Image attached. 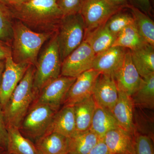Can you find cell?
Instances as JSON below:
<instances>
[{
    "label": "cell",
    "mask_w": 154,
    "mask_h": 154,
    "mask_svg": "<svg viewBox=\"0 0 154 154\" xmlns=\"http://www.w3.org/2000/svg\"><path fill=\"white\" fill-rule=\"evenodd\" d=\"M127 8L132 14L135 25L146 43L154 46V22L148 15L129 5Z\"/></svg>",
    "instance_id": "obj_26"
},
{
    "label": "cell",
    "mask_w": 154,
    "mask_h": 154,
    "mask_svg": "<svg viewBox=\"0 0 154 154\" xmlns=\"http://www.w3.org/2000/svg\"><path fill=\"white\" fill-rule=\"evenodd\" d=\"M8 132L7 150L10 154H39L32 141L25 137L19 128H7Z\"/></svg>",
    "instance_id": "obj_20"
},
{
    "label": "cell",
    "mask_w": 154,
    "mask_h": 154,
    "mask_svg": "<svg viewBox=\"0 0 154 154\" xmlns=\"http://www.w3.org/2000/svg\"><path fill=\"white\" fill-rule=\"evenodd\" d=\"M118 100L113 108L112 114L119 126L134 135H135L133 122L134 104L131 96L118 91Z\"/></svg>",
    "instance_id": "obj_16"
},
{
    "label": "cell",
    "mask_w": 154,
    "mask_h": 154,
    "mask_svg": "<svg viewBox=\"0 0 154 154\" xmlns=\"http://www.w3.org/2000/svg\"><path fill=\"white\" fill-rule=\"evenodd\" d=\"M8 132L3 107L0 105V147L7 150Z\"/></svg>",
    "instance_id": "obj_32"
},
{
    "label": "cell",
    "mask_w": 154,
    "mask_h": 154,
    "mask_svg": "<svg viewBox=\"0 0 154 154\" xmlns=\"http://www.w3.org/2000/svg\"><path fill=\"white\" fill-rule=\"evenodd\" d=\"M100 74L92 69L77 77L67 94L63 106H74L92 96L96 80Z\"/></svg>",
    "instance_id": "obj_10"
},
{
    "label": "cell",
    "mask_w": 154,
    "mask_h": 154,
    "mask_svg": "<svg viewBox=\"0 0 154 154\" xmlns=\"http://www.w3.org/2000/svg\"><path fill=\"white\" fill-rule=\"evenodd\" d=\"M13 34L11 57L13 61L36 66L42 48L54 33L35 32L14 19Z\"/></svg>",
    "instance_id": "obj_2"
},
{
    "label": "cell",
    "mask_w": 154,
    "mask_h": 154,
    "mask_svg": "<svg viewBox=\"0 0 154 154\" xmlns=\"http://www.w3.org/2000/svg\"><path fill=\"white\" fill-rule=\"evenodd\" d=\"M118 91L132 96L140 85L142 77L133 63L130 50H127L123 64L113 76Z\"/></svg>",
    "instance_id": "obj_12"
},
{
    "label": "cell",
    "mask_w": 154,
    "mask_h": 154,
    "mask_svg": "<svg viewBox=\"0 0 154 154\" xmlns=\"http://www.w3.org/2000/svg\"><path fill=\"white\" fill-rule=\"evenodd\" d=\"M131 98L134 105L151 110L154 109V73L142 78L139 88Z\"/></svg>",
    "instance_id": "obj_25"
},
{
    "label": "cell",
    "mask_w": 154,
    "mask_h": 154,
    "mask_svg": "<svg viewBox=\"0 0 154 154\" xmlns=\"http://www.w3.org/2000/svg\"><path fill=\"white\" fill-rule=\"evenodd\" d=\"M152 1H154V0H152Z\"/></svg>",
    "instance_id": "obj_41"
},
{
    "label": "cell",
    "mask_w": 154,
    "mask_h": 154,
    "mask_svg": "<svg viewBox=\"0 0 154 154\" xmlns=\"http://www.w3.org/2000/svg\"><path fill=\"white\" fill-rule=\"evenodd\" d=\"M130 52L133 63L142 78L154 73V46L146 43Z\"/></svg>",
    "instance_id": "obj_19"
},
{
    "label": "cell",
    "mask_w": 154,
    "mask_h": 154,
    "mask_svg": "<svg viewBox=\"0 0 154 154\" xmlns=\"http://www.w3.org/2000/svg\"><path fill=\"white\" fill-rule=\"evenodd\" d=\"M127 49L119 46H112L96 54L92 69L101 74L113 76L122 66Z\"/></svg>",
    "instance_id": "obj_14"
},
{
    "label": "cell",
    "mask_w": 154,
    "mask_h": 154,
    "mask_svg": "<svg viewBox=\"0 0 154 154\" xmlns=\"http://www.w3.org/2000/svg\"><path fill=\"white\" fill-rule=\"evenodd\" d=\"M92 96L97 105L112 113L119 97L113 76L100 74L96 80Z\"/></svg>",
    "instance_id": "obj_13"
},
{
    "label": "cell",
    "mask_w": 154,
    "mask_h": 154,
    "mask_svg": "<svg viewBox=\"0 0 154 154\" xmlns=\"http://www.w3.org/2000/svg\"><path fill=\"white\" fill-rule=\"evenodd\" d=\"M85 0H57L63 16L80 13Z\"/></svg>",
    "instance_id": "obj_30"
},
{
    "label": "cell",
    "mask_w": 154,
    "mask_h": 154,
    "mask_svg": "<svg viewBox=\"0 0 154 154\" xmlns=\"http://www.w3.org/2000/svg\"><path fill=\"white\" fill-rule=\"evenodd\" d=\"M56 132L68 138L77 132L73 106H63L58 110L47 132Z\"/></svg>",
    "instance_id": "obj_17"
},
{
    "label": "cell",
    "mask_w": 154,
    "mask_h": 154,
    "mask_svg": "<svg viewBox=\"0 0 154 154\" xmlns=\"http://www.w3.org/2000/svg\"><path fill=\"white\" fill-rule=\"evenodd\" d=\"M134 23L132 14L127 8L113 14L105 22V25L111 33L116 36L125 27Z\"/></svg>",
    "instance_id": "obj_28"
},
{
    "label": "cell",
    "mask_w": 154,
    "mask_h": 154,
    "mask_svg": "<svg viewBox=\"0 0 154 154\" xmlns=\"http://www.w3.org/2000/svg\"><path fill=\"white\" fill-rule=\"evenodd\" d=\"M5 60H0V85L2 82V78L5 66Z\"/></svg>",
    "instance_id": "obj_38"
},
{
    "label": "cell",
    "mask_w": 154,
    "mask_h": 154,
    "mask_svg": "<svg viewBox=\"0 0 154 154\" xmlns=\"http://www.w3.org/2000/svg\"><path fill=\"white\" fill-rule=\"evenodd\" d=\"M62 62L56 35L45 43L38 54L33 79V90L38 95L45 86L60 76Z\"/></svg>",
    "instance_id": "obj_4"
},
{
    "label": "cell",
    "mask_w": 154,
    "mask_h": 154,
    "mask_svg": "<svg viewBox=\"0 0 154 154\" xmlns=\"http://www.w3.org/2000/svg\"><path fill=\"white\" fill-rule=\"evenodd\" d=\"M11 56V45L0 39V60H5Z\"/></svg>",
    "instance_id": "obj_35"
},
{
    "label": "cell",
    "mask_w": 154,
    "mask_h": 154,
    "mask_svg": "<svg viewBox=\"0 0 154 154\" xmlns=\"http://www.w3.org/2000/svg\"><path fill=\"white\" fill-rule=\"evenodd\" d=\"M116 37L104 24L86 33L84 41L88 43L96 54L112 47Z\"/></svg>",
    "instance_id": "obj_21"
},
{
    "label": "cell",
    "mask_w": 154,
    "mask_h": 154,
    "mask_svg": "<svg viewBox=\"0 0 154 154\" xmlns=\"http://www.w3.org/2000/svg\"><path fill=\"white\" fill-rule=\"evenodd\" d=\"M88 154H110L107 146L103 140H101L98 143L91 149Z\"/></svg>",
    "instance_id": "obj_34"
},
{
    "label": "cell",
    "mask_w": 154,
    "mask_h": 154,
    "mask_svg": "<svg viewBox=\"0 0 154 154\" xmlns=\"http://www.w3.org/2000/svg\"><path fill=\"white\" fill-rule=\"evenodd\" d=\"M110 154H135V136L120 127L111 130L103 139Z\"/></svg>",
    "instance_id": "obj_15"
},
{
    "label": "cell",
    "mask_w": 154,
    "mask_h": 154,
    "mask_svg": "<svg viewBox=\"0 0 154 154\" xmlns=\"http://www.w3.org/2000/svg\"><path fill=\"white\" fill-rule=\"evenodd\" d=\"M101 140L97 135L90 129L77 131L69 138V153L88 154Z\"/></svg>",
    "instance_id": "obj_22"
},
{
    "label": "cell",
    "mask_w": 154,
    "mask_h": 154,
    "mask_svg": "<svg viewBox=\"0 0 154 154\" xmlns=\"http://www.w3.org/2000/svg\"><path fill=\"white\" fill-rule=\"evenodd\" d=\"M118 127L119 126L113 114L97 105L90 129L103 140L108 131Z\"/></svg>",
    "instance_id": "obj_24"
},
{
    "label": "cell",
    "mask_w": 154,
    "mask_h": 154,
    "mask_svg": "<svg viewBox=\"0 0 154 154\" xmlns=\"http://www.w3.org/2000/svg\"><path fill=\"white\" fill-rule=\"evenodd\" d=\"M73 106L77 131H85L90 129L97 106L93 96Z\"/></svg>",
    "instance_id": "obj_23"
},
{
    "label": "cell",
    "mask_w": 154,
    "mask_h": 154,
    "mask_svg": "<svg viewBox=\"0 0 154 154\" xmlns=\"http://www.w3.org/2000/svg\"><path fill=\"white\" fill-rule=\"evenodd\" d=\"M96 54L84 41L62 62L61 76L76 78L92 69Z\"/></svg>",
    "instance_id": "obj_8"
},
{
    "label": "cell",
    "mask_w": 154,
    "mask_h": 154,
    "mask_svg": "<svg viewBox=\"0 0 154 154\" xmlns=\"http://www.w3.org/2000/svg\"><path fill=\"white\" fill-rule=\"evenodd\" d=\"M8 6H12L18 5L22 2L24 0H1Z\"/></svg>",
    "instance_id": "obj_37"
},
{
    "label": "cell",
    "mask_w": 154,
    "mask_h": 154,
    "mask_svg": "<svg viewBox=\"0 0 154 154\" xmlns=\"http://www.w3.org/2000/svg\"><path fill=\"white\" fill-rule=\"evenodd\" d=\"M30 66L27 64L16 63L11 57L6 59L0 85V105L2 107L8 101Z\"/></svg>",
    "instance_id": "obj_11"
},
{
    "label": "cell",
    "mask_w": 154,
    "mask_h": 154,
    "mask_svg": "<svg viewBox=\"0 0 154 154\" xmlns=\"http://www.w3.org/2000/svg\"><path fill=\"white\" fill-rule=\"evenodd\" d=\"M130 5L139 9L145 14H151L152 7L150 0H129Z\"/></svg>",
    "instance_id": "obj_33"
},
{
    "label": "cell",
    "mask_w": 154,
    "mask_h": 154,
    "mask_svg": "<svg viewBox=\"0 0 154 154\" xmlns=\"http://www.w3.org/2000/svg\"><path fill=\"white\" fill-rule=\"evenodd\" d=\"M0 154H10L7 150L0 147Z\"/></svg>",
    "instance_id": "obj_39"
},
{
    "label": "cell",
    "mask_w": 154,
    "mask_h": 154,
    "mask_svg": "<svg viewBox=\"0 0 154 154\" xmlns=\"http://www.w3.org/2000/svg\"><path fill=\"white\" fill-rule=\"evenodd\" d=\"M57 111L48 105L33 102L20 124L19 131L35 141L48 132Z\"/></svg>",
    "instance_id": "obj_6"
},
{
    "label": "cell",
    "mask_w": 154,
    "mask_h": 154,
    "mask_svg": "<svg viewBox=\"0 0 154 154\" xmlns=\"http://www.w3.org/2000/svg\"><path fill=\"white\" fill-rule=\"evenodd\" d=\"M35 66L30 65L22 80L3 107L7 128H19L32 103L36 99L33 88Z\"/></svg>",
    "instance_id": "obj_3"
},
{
    "label": "cell",
    "mask_w": 154,
    "mask_h": 154,
    "mask_svg": "<svg viewBox=\"0 0 154 154\" xmlns=\"http://www.w3.org/2000/svg\"><path fill=\"white\" fill-rule=\"evenodd\" d=\"M8 7L14 19L38 33H55L63 17L57 0H27Z\"/></svg>",
    "instance_id": "obj_1"
},
{
    "label": "cell",
    "mask_w": 154,
    "mask_h": 154,
    "mask_svg": "<svg viewBox=\"0 0 154 154\" xmlns=\"http://www.w3.org/2000/svg\"><path fill=\"white\" fill-rule=\"evenodd\" d=\"M122 9L108 0H85L80 13L85 22V33L104 25L113 14Z\"/></svg>",
    "instance_id": "obj_7"
},
{
    "label": "cell",
    "mask_w": 154,
    "mask_h": 154,
    "mask_svg": "<svg viewBox=\"0 0 154 154\" xmlns=\"http://www.w3.org/2000/svg\"><path fill=\"white\" fill-rule=\"evenodd\" d=\"M27 1V0H24V1H23V2H24V1Z\"/></svg>",
    "instance_id": "obj_40"
},
{
    "label": "cell",
    "mask_w": 154,
    "mask_h": 154,
    "mask_svg": "<svg viewBox=\"0 0 154 154\" xmlns=\"http://www.w3.org/2000/svg\"><path fill=\"white\" fill-rule=\"evenodd\" d=\"M34 143L39 154L69 153V138L56 132H47Z\"/></svg>",
    "instance_id": "obj_18"
},
{
    "label": "cell",
    "mask_w": 154,
    "mask_h": 154,
    "mask_svg": "<svg viewBox=\"0 0 154 154\" xmlns=\"http://www.w3.org/2000/svg\"><path fill=\"white\" fill-rule=\"evenodd\" d=\"M146 43L139 33L134 22L127 26L116 35L113 46H119L132 51Z\"/></svg>",
    "instance_id": "obj_27"
},
{
    "label": "cell",
    "mask_w": 154,
    "mask_h": 154,
    "mask_svg": "<svg viewBox=\"0 0 154 154\" xmlns=\"http://www.w3.org/2000/svg\"><path fill=\"white\" fill-rule=\"evenodd\" d=\"M76 78L60 76L48 83L36 96L34 102L50 106L58 111Z\"/></svg>",
    "instance_id": "obj_9"
},
{
    "label": "cell",
    "mask_w": 154,
    "mask_h": 154,
    "mask_svg": "<svg viewBox=\"0 0 154 154\" xmlns=\"http://www.w3.org/2000/svg\"><path fill=\"white\" fill-rule=\"evenodd\" d=\"M69 154V153H68V154Z\"/></svg>",
    "instance_id": "obj_42"
},
{
    "label": "cell",
    "mask_w": 154,
    "mask_h": 154,
    "mask_svg": "<svg viewBox=\"0 0 154 154\" xmlns=\"http://www.w3.org/2000/svg\"><path fill=\"white\" fill-rule=\"evenodd\" d=\"M135 154H154L151 138L143 134L135 136Z\"/></svg>",
    "instance_id": "obj_31"
},
{
    "label": "cell",
    "mask_w": 154,
    "mask_h": 154,
    "mask_svg": "<svg viewBox=\"0 0 154 154\" xmlns=\"http://www.w3.org/2000/svg\"><path fill=\"white\" fill-rule=\"evenodd\" d=\"M85 31L81 13L63 17L55 33L62 62L84 41Z\"/></svg>",
    "instance_id": "obj_5"
},
{
    "label": "cell",
    "mask_w": 154,
    "mask_h": 154,
    "mask_svg": "<svg viewBox=\"0 0 154 154\" xmlns=\"http://www.w3.org/2000/svg\"><path fill=\"white\" fill-rule=\"evenodd\" d=\"M113 5L119 8H127L130 5L129 0H108Z\"/></svg>",
    "instance_id": "obj_36"
},
{
    "label": "cell",
    "mask_w": 154,
    "mask_h": 154,
    "mask_svg": "<svg viewBox=\"0 0 154 154\" xmlns=\"http://www.w3.org/2000/svg\"><path fill=\"white\" fill-rule=\"evenodd\" d=\"M14 19L8 6L0 0V39L11 45Z\"/></svg>",
    "instance_id": "obj_29"
}]
</instances>
